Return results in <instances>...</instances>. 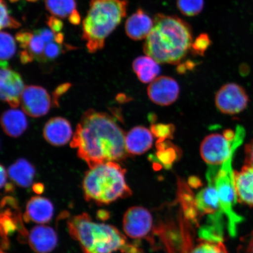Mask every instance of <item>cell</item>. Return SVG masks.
<instances>
[{
	"label": "cell",
	"instance_id": "cell-41",
	"mask_svg": "<svg viewBox=\"0 0 253 253\" xmlns=\"http://www.w3.org/2000/svg\"><path fill=\"white\" fill-rule=\"evenodd\" d=\"M97 217L100 220H106L109 219L110 214L108 211L100 210L97 211Z\"/></svg>",
	"mask_w": 253,
	"mask_h": 253
},
{
	"label": "cell",
	"instance_id": "cell-42",
	"mask_svg": "<svg viewBox=\"0 0 253 253\" xmlns=\"http://www.w3.org/2000/svg\"><path fill=\"white\" fill-rule=\"evenodd\" d=\"M44 186L42 183H38L33 185V191L38 194H42L44 191Z\"/></svg>",
	"mask_w": 253,
	"mask_h": 253
},
{
	"label": "cell",
	"instance_id": "cell-3",
	"mask_svg": "<svg viewBox=\"0 0 253 253\" xmlns=\"http://www.w3.org/2000/svg\"><path fill=\"white\" fill-rule=\"evenodd\" d=\"M69 233L80 244L84 253H142L141 249L129 243L115 226L94 222L83 213L68 221Z\"/></svg>",
	"mask_w": 253,
	"mask_h": 253
},
{
	"label": "cell",
	"instance_id": "cell-31",
	"mask_svg": "<svg viewBox=\"0 0 253 253\" xmlns=\"http://www.w3.org/2000/svg\"><path fill=\"white\" fill-rule=\"evenodd\" d=\"M211 41L210 37L207 34H202L198 37L192 44L193 51L198 55L204 54V53L210 46Z\"/></svg>",
	"mask_w": 253,
	"mask_h": 253
},
{
	"label": "cell",
	"instance_id": "cell-25",
	"mask_svg": "<svg viewBox=\"0 0 253 253\" xmlns=\"http://www.w3.org/2000/svg\"><path fill=\"white\" fill-rule=\"evenodd\" d=\"M199 244L188 253H228L226 246L221 241L199 239Z\"/></svg>",
	"mask_w": 253,
	"mask_h": 253
},
{
	"label": "cell",
	"instance_id": "cell-28",
	"mask_svg": "<svg viewBox=\"0 0 253 253\" xmlns=\"http://www.w3.org/2000/svg\"><path fill=\"white\" fill-rule=\"evenodd\" d=\"M45 45L46 43L44 42L42 38L35 32L33 39L27 49L34 55L35 58L42 61Z\"/></svg>",
	"mask_w": 253,
	"mask_h": 253
},
{
	"label": "cell",
	"instance_id": "cell-12",
	"mask_svg": "<svg viewBox=\"0 0 253 253\" xmlns=\"http://www.w3.org/2000/svg\"><path fill=\"white\" fill-rule=\"evenodd\" d=\"M24 88L23 79L18 72L8 67L1 68L0 94L2 101L12 108H17L21 103V97Z\"/></svg>",
	"mask_w": 253,
	"mask_h": 253
},
{
	"label": "cell",
	"instance_id": "cell-15",
	"mask_svg": "<svg viewBox=\"0 0 253 253\" xmlns=\"http://www.w3.org/2000/svg\"><path fill=\"white\" fill-rule=\"evenodd\" d=\"M54 213V208L49 199L41 197L31 198L27 202L23 216L25 222L48 223Z\"/></svg>",
	"mask_w": 253,
	"mask_h": 253
},
{
	"label": "cell",
	"instance_id": "cell-37",
	"mask_svg": "<svg viewBox=\"0 0 253 253\" xmlns=\"http://www.w3.org/2000/svg\"><path fill=\"white\" fill-rule=\"evenodd\" d=\"M245 166L253 167V139L246 145Z\"/></svg>",
	"mask_w": 253,
	"mask_h": 253
},
{
	"label": "cell",
	"instance_id": "cell-17",
	"mask_svg": "<svg viewBox=\"0 0 253 253\" xmlns=\"http://www.w3.org/2000/svg\"><path fill=\"white\" fill-rule=\"evenodd\" d=\"M28 243L37 253H48L53 251L58 243V237L52 227L37 226L28 235Z\"/></svg>",
	"mask_w": 253,
	"mask_h": 253
},
{
	"label": "cell",
	"instance_id": "cell-4",
	"mask_svg": "<svg viewBox=\"0 0 253 253\" xmlns=\"http://www.w3.org/2000/svg\"><path fill=\"white\" fill-rule=\"evenodd\" d=\"M127 0H91L82 21V39L88 51L94 53L104 46L105 41L126 17Z\"/></svg>",
	"mask_w": 253,
	"mask_h": 253
},
{
	"label": "cell",
	"instance_id": "cell-19",
	"mask_svg": "<svg viewBox=\"0 0 253 253\" xmlns=\"http://www.w3.org/2000/svg\"><path fill=\"white\" fill-rule=\"evenodd\" d=\"M237 202L253 207V167L244 166L234 172Z\"/></svg>",
	"mask_w": 253,
	"mask_h": 253
},
{
	"label": "cell",
	"instance_id": "cell-20",
	"mask_svg": "<svg viewBox=\"0 0 253 253\" xmlns=\"http://www.w3.org/2000/svg\"><path fill=\"white\" fill-rule=\"evenodd\" d=\"M3 130L9 137H20L28 127V120L24 112L12 109L3 113L1 118Z\"/></svg>",
	"mask_w": 253,
	"mask_h": 253
},
{
	"label": "cell",
	"instance_id": "cell-33",
	"mask_svg": "<svg viewBox=\"0 0 253 253\" xmlns=\"http://www.w3.org/2000/svg\"><path fill=\"white\" fill-rule=\"evenodd\" d=\"M72 86L70 83H65L59 85L56 87L52 94V103L55 107L59 106V100L62 95L64 94L69 90Z\"/></svg>",
	"mask_w": 253,
	"mask_h": 253
},
{
	"label": "cell",
	"instance_id": "cell-26",
	"mask_svg": "<svg viewBox=\"0 0 253 253\" xmlns=\"http://www.w3.org/2000/svg\"><path fill=\"white\" fill-rule=\"evenodd\" d=\"M176 5L183 15L195 17L203 10L204 0H177Z\"/></svg>",
	"mask_w": 253,
	"mask_h": 253
},
{
	"label": "cell",
	"instance_id": "cell-36",
	"mask_svg": "<svg viewBox=\"0 0 253 253\" xmlns=\"http://www.w3.org/2000/svg\"><path fill=\"white\" fill-rule=\"evenodd\" d=\"M36 33L42 38L46 44L54 42L55 40L56 33L51 30L47 29V28H42V29L37 30Z\"/></svg>",
	"mask_w": 253,
	"mask_h": 253
},
{
	"label": "cell",
	"instance_id": "cell-18",
	"mask_svg": "<svg viewBox=\"0 0 253 253\" xmlns=\"http://www.w3.org/2000/svg\"><path fill=\"white\" fill-rule=\"evenodd\" d=\"M126 150L128 154L139 156L146 153L153 145V133L147 128L137 126L126 135Z\"/></svg>",
	"mask_w": 253,
	"mask_h": 253
},
{
	"label": "cell",
	"instance_id": "cell-7",
	"mask_svg": "<svg viewBox=\"0 0 253 253\" xmlns=\"http://www.w3.org/2000/svg\"><path fill=\"white\" fill-rule=\"evenodd\" d=\"M232 158L226 161L219 167L210 166L207 175L210 176L219 196L221 210L227 219V230L230 236L237 235V226L244 218L237 214L234 207L237 202L234 179V172L232 167Z\"/></svg>",
	"mask_w": 253,
	"mask_h": 253
},
{
	"label": "cell",
	"instance_id": "cell-38",
	"mask_svg": "<svg viewBox=\"0 0 253 253\" xmlns=\"http://www.w3.org/2000/svg\"><path fill=\"white\" fill-rule=\"evenodd\" d=\"M20 61L23 64H27V63L33 61L34 56L32 53L27 49H24L21 51L20 54Z\"/></svg>",
	"mask_w": 253,
	"mask_h": 253
},
{
	"label": "cell",
	"instance_id": "cell-35",
	"mask_svg": "<svg viewBox=\"0 0 253 253\" xmlns=\"http://www.w3.org/2000/svg\"><path fill=\"white\" fill-rule=\"evenodd\" d=\"M46 23L50 29L55 33H61L63 27V23L61 18L53 15L47 18Z\"/></svg>",
	"mask_w": 253,
	"mask_h": 253
},
{
	"label": "cell",
	"instance_id": "cell-13",
	"mask_svg": "<svg viewBox=\"0 0 253 253\" xmlns=\"http://www.w3.org/2000/svg\"><path fill=\"white\" fill-rule=\"evenodd\" d=\"M150 99L158 105H170L178 99L179 86L175 79L161 76L150 83L147 88Z\"/></svg>",
	"mask_w": 253,
	"mask_h": 253
},
{
	"label": "cell",
	"instance_id": "cell-1",
	"mask_svg": "<svg viewBox=\"0 0 253 253\" xmlns=\"http://www.w3.org/2000/svg\"><path fill=\"white\" fill-rule=\"evenodd\" d=\"M124 131L106 113L89 109L82 116L71 142L78 156L89 168L109 161H121L129 155Z\"/></svg>",
	"mask_w": 253,
	"mask_h": 253
},
{
	"label": "cell",
	"instance_id": "cell-5",
	"mask_svg": "<svg viewBox=\"0 0 253 253\" xmlns=\"http://www.w3.org/2000/svg\"><path fill=\"white\" fill-rule=\"evenodd\" d=\"M126 170L115 161L90 168L82 183L85 199L104 205L130 197L132 191L126 181Z\"/></svg>",
	"mask_w": 253,
	"mask_h": 253
},
{
	"label": "cell",
	"instance_id": "cell-39",
	"mask_svg": "<svg viewBox=\"0 0 253 253\" xmlns=\"http://www.w3.org/2000/svg\"><path fill=\"white\" fill-rule=\"evenodd\" d=\"M68 20L72 24L79 25L81 23V17L77 9H76V10L72 12L68 17Z\"/></svg>",
	"mask_w": 253,
	"mask_h": 253
},
{
	"label": "cell",
	"instance_id": "cell-14",
	"mask_svg": "<svg viewBox=\"0 0 253 253\" xmlns=\"http://www.w3.org/2000/svg\"><path fill=\"white\" fill-rule=\"evenodd\" d=\"M72 134L70 122L61 117L50 119L43 129L44 138L54 146H62L67 144L70 141Z\"/></svg>",
	"mask_w": 253,
	"mask_h": 253
},
{
	"label": "cell",
	"instance_id": "cell-9",
	"mask_svg": "<svg viewBox=\"0 0 253 253\" xmlns=\"http://www.w3.org/2000/svg\"><path fill=\"white\" fill-rule=\"evenodd\" d=\"M249 98L244 88L235 83L224 84L215 96V103L220 112L235 115L248 107Z\"/></svg>",
	"mask_w": 253,
	"mask_h": 253
},
{
	"label": "cell",
	"instance_id": "cell-10",
	"mask_svg": "<svg viewBox=\"0 0 253 253\" xmlns=\"http://www.w3.org/2000/svg\"><path fill=\"white\" fill-rule=\"evenodd\" d=\"M123 224L125 233L130 238L147 239L153 228V216L144 207H131L126 211Z\"/></svg>",
	"mask_w": 253,
	"mask_h": 253
},
{
	"label": "cell",
	"instance_id": "cell-29",
	"mask_svg": "<svg viewBox=\"0 0 253 253\" xmlns=\"http://www.w3.org/2000/svg\"><path fill=\"white\" fill-rule=\"evenodd\" d=\"M62 47L61 44L56 42L46 43L43 55L42 61H52L61 54Z\"/></svg>",
	"mask_w": 253,
	"mask_h": 253
},
{
	"label": "cell",
	"instance_id": "cell-23",
	"mask_svg": "<svg viewBox=\"0 0 253 253\" xmlns=\"http://www.w3.org/2000/svg\"><path fill=\"white\" fill-rule=\"evenodd\" d=\"M45 4L47 10L59 18H68L77 7L76 0H45Z\"/></svg>",
	"mask_w": 253,
	"mask_h": 253
},
{
	"label": "cell",
	"instance_id": "cell-11",
	"mask_svg": "<svg viewBox=\"0 0 253 253\" xmlns=\"http://www.w3.org/2000/svg\"><path fill=\"white\" fill-rule=\"evenodd\" d=\"M52 102L45 88L36 85L25 87L21 97L22 109L27 115L34 118L46 115Z\"/></svg>",
	"mask_w": 253,
	"mask_h": 253
},
{
	"label": "cell",
	"instance_id": "cell-16",
	"mask_svg": "<svg viewBox=\"0 0 253 253\" xmlns=\"http://www.w3.org/2000/svg\"><path fill=\"white\" fill-rule=\"evenodd\" d=\"M154 21L146 12L138 8L128 18L125 24L126 36L134 41L147 39L154 27Z\"/></svg>",
	"mask_w": 253,
	"mask_h": 253
},
{
	"label": "cell",
	"instance_id": "cell-6",
	"mask_svg": "<svg viewBox=\"0 0 253 253\" xmlns=\"http://www.w3.org/2000/svg\"><path fill=\"white\" fill-rule=\"evenodd\" d=\"M207 187L201 190L193 199L194 223L199 226V239L223 241L224 219L225 216L220 207L219 196L213 179L207 175Z\"/></svg>",
	"mask_w": 253,
	"mask_h": 253
},
{
	"label": "cell",
	"instance_id": "cell-24",
	"mask_svg": "<svg viewBox=\"0 0 253 253\" xmlns=\"http://www.w3.org/2000/svg\"><path fill=\"white\" fill-rule=\"evenodd\" d=\"M0 56L1 62H7L12 58L17 50L14 37L7 32L1 31L0 35Z\"/></svg>",
	"mask_w": 253,
	"mask_h": 253
},
{
	"label": "cell",
	"instance_id": "cell-22",
	"mask_svg": "<svg viewBox=\"0 0 253 253\" xmlns=\"http://www.w3.org/2000/svg\"><path fill=\"white\" fill-rule=\"evenodd\" d=\"M132 69L142 83H151L160 73L158 63L149 56H139L132 63Z\"/></svg>",
	"mask_w": 253,
	"mask_h": 253
},
{
	"label": "cell",
	"instance_id": "cell-32",
	"mask_svg": "<svg viewBox=\"0 0 253 253\" xmlns=\"http://www.w3.org/2000/svg\"><path fill=\"white\" fill-rule=\"evenodd\" d=\"M34 36V33L28 30H22L16 34L15 39L21 48L27 49Z\"/></svg>",
	"mask_w": 253,
	"mask_h": 253
},
{
	"label": "cell",
	"instance_id": "cell-21",
	"mask_svg": "<svg viewBox=\"0 0 253 253\" xmlns=\"http://www.w3.org/2000/svg\"><path fill=\"white\" fill-rule=\"evenodd\" d=\"M8 173L15 184L21 187L28 188L33 182L36 169L26 160L18 159L9 167Z\"/></svg>",
	"mask_w": 253,
	"mask_h": 253
},
{
	"label": "cell",
	"instance_id": "cell-40",
	"mask_svg": "<svg viewBox=\"0 0 253 253\" xmlns=\"http://www.w3.org/2000/svg\"><path fill=\"white\" fill-rule=\"evenodd\" d=\"M7 172L4 167L1 165V188H3L7 183Z\"/></svg>",
	"mask_w": 253,
	"mask_h": 253
},
{
	"label": "cell",
	"instance_id": "cell-30",
	"mask_svg": "<svg viewBox=\"0 0 253 253\" xmlns=\"http://www.w3.org/2000/svg\"><path fill=\"white\" fill-rule=\"evenodd\" d=\"M174 127L170 125H156L151 126V132L155 136L160 138L159 141L172 137Z\"/></svg>",
	"mask_w": 253,
	"mask_h": 253
},
{
	"label": "cell",
	"instance_id": "cell-44",
	"mask_svg": "<svg viewBox=\"0 0 253 253\" xmlns=\"http://www.w3.org/2000/svg\"><path fill=\"white\" fill-rule=\"evenodd\" d=\"M1 253H5V252H3V250H1Z\"/></svg>",
	"mask_w": 253,
	"mask_h": 253
},
{
	"label": "cell",
	"instance_id": "cell-34",
	"mask_svg": "<svg viewBox=\"0 0 253 253\" xmlns=\"http://www.w3.org/2000/svg\"><path fill=\"white\" fill-rule=\"evenodd\" d=\"M238 253H253V232L242 239Z\"/></svg>",
	"mask_w": 253,
	"mask_h": 253
},
{
	"label": "cell",
	"instance_id": "cell-27",
	"mask_svg": "<svg viewBox=\"0 0 253 253\" xmlns=\"http://www.w3.org/2000/svg\"><path fill=\"white\" fill-rule=\"evenodd\" d=\"M0 12H1V21H0V28L1 30L4 28H11L17 29L21 26V24L9 15L7 3L4 0H0Z\"/></svg>",
	"mask_w": 253,
	"mask_h": 253
},
{
	"label": "cell",
	"instance_id": "cell-8",
	"mask_svg": "<svg viewBox=\"0 0 253 253\" xmlns=\"http://www.w3.org/2000/svg\"><path fill=\"white\" fill-rule=\"evenodd\" d=\"M235 132L227 129L223 134H211L202 141L200 151L202 159L210 166L219 167L233 158L236 148L242 143L243 129Z\"/></svg>",
	"mask_w": 253,
	"mask_h": 253
},
{
	"label": "cell",
	"instance_id": "cell-2",
	"mask_svg": "<svg viewBox=\"0 0 253 253\" xmlns=\"http://www.w3.org/2000/svg\"><path fill=\"white\" fill-rule=\"evenodd\" d=\"M145 40L144 50L158 63H176L184 58L191 48V27L176 16L158 14Z\"/></svg>",
	"mask_w": 253,
	"mask_h": 253
},
{
	"label": "cell",
	"instance_id": "cell-43",
	"mask_svg": "<svg viewBox=\"0 0 253 253\" xmlns=\"http://www.w3.org/2000/svg\"><path fill=\"white\" fill-rule=\"evenodd\" d=\"M27 1L29 2H36L39 1V0H27Z\"/></svg>",
	"mask_w": 253,
	"mask_h": 253
}]
</instances>
